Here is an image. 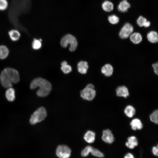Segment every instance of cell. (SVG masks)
Here are the masks:
<instances>
[{
  "label": "cell",
  "instance_id": "1",
  "mask_svg": "<svg viewBox=\"0 0 158 158\" xmlns=\"http://www.w3.org/2000/svg\"><path fill=\"white\" fill-rule=\"evenodd\" d=\"M0 80L2 86L5 88L12 87L13 83H17L20 80L18 71L11 68H6L1 72Z\"/></svg>",
  "mask_w": 158,
  "mask_h": 158
},
{
  "label": "cell",
  "instance_id": "2",
  "mask_svg": "<svg viewBox=\"0 0 158 158\" xmlns=\"http://www.w3.org/2000/svg\"><path fill=\"white\" fill-rule=\"evenodd\" d=\"M39 89L36 92L37 95L41 97L47 96L51 90V85L47 80L41 78H38L34 79L31 82L30 88L32 90L37 87Z\"/></svg>",
  "mask_w": 158,
  "mask_h": 158
},
{
  "label": "cell",
  "instance_id": "3",
  "mask_svg": "<svg viewBox=\"0 0 158 158\" xmlns=\"http://www.w3.org/2000/svg\"><path fill=\"white\" fill-rule=\"evenodd\" d=\"M60 43L62 47L64 48L66 47L68 44H70L69 49L71 51H74L78 45V42L75 37L70 34L63 36L61 40Z\"/></svg>",
  "mask_w": 158,
  "mask_h": 158
},
{
  "label": "cell",
  "instance_id": "4",
  "mask_svg": "<svg viewBox=\"0 0 158 158\" xmlns=\"http://www.w3.org/2000/svg\"><path fill=\"white\" fill-rule=\"evenodd\" d=\"M47 116L45 109L43 107H40L36 110L31 115L30 120L31 124L34 125L43 120Z\"/></svg>",
  "mask_w": 158,
  "mask_h": 158
},
{
  "label": "cell",
  "instance_id": "5",
  "mask_svg": "<svg viewBox=\"0 0 158 158\" xmlns=\"http://www.w3.org/2000/svg\"><path fill=\"white\" fill-rule=\"evenodd\" d=\"M94 87L92 84H90L80 92V96L84 99L88 101L93 99L96 95V91Z\"/></svg>",
  "mask_w": 158,
  "mask_h": 158
},
{
  "label": "cell",
  "instance_id": "6",
  "mask_svg": "<svg viewBox=\"0 0 158 158\" xmlns=\"http://www.w3.org/2000/svg\"><path fill=\"white\" fill-rule=\"evenodd\" d=\"M71 152V149L68 146L64 145L58 146L56 151V155L60 158L69 157Z\"/></svg>",
  "mask_w": 158,
  "mask_h": 158
},
{
  "label": "cell",
  "instance_id": "7",
  "mask_svg": "<svg viewBox=\"0 0 158 158\" xmlns=\"http://www.w3.org/2000/svg\"><path fill=\"white\" fill-rule=\"evenodd\" d=\"M133 30V26L130 23H127L121 28L119 35L121 39L127 38L131 34Z\"/></svg>",
  "mask_w": 158,
  "mask_h": 158
},
{
  "label": "cell",
  "instance_id": "8",
  "mask_svg": "<svg viewBox=\"0 0 158 158\" xmlns=\"http://www.w3.org/2000/svg\"><path fill=\"white\" fill-rule=\"evenodd\" d=\"M102 138L104 141L108 144L112 143L114 140L111 131L108 129L103 130Z\"/></svg>",
  "mask_w": 158,
  "mask_h": 158
},
{
  "label": "cell",
  "instance_id": "9",
  "mask_svg": "<svg viewBox=\"0 0 158 158\" xmlns=\"http://www.w3.org/2000/svg\"><path fill=\"white\" fill-rule=\"evenodd\" d=\"M116 95L118 97L126 98L129 95L127 88L125 86L118 87L116 89Z\"/></svg>",
  "mask_w": 158,
  "mask_h": 158
},
{
  "label": "cell",
  "instance_id": "10",
  "mask_svg": "<svg viewBox=\"0 0 158 158\" xmlns=\"http://www.w3.org/2000/svg\"><path fill=\"white\" fill-rule=\"evenodd\" d=\"M113 72L112 66L109 64H107L104 66L101 69V72L106 76H111Z\"/></svg>",
  "mask_w": 158,
  "mask_h": 158
},
{
  "label": "cell",
  "instance_id": "11",
  "mask_svg": "<svg viewBox=\"0 0 158 158\" xmlns=\"http://www.w3.org/2000/svg\"><path fill=\"white\" fill-rule=\"evenodd\" d=\"M127 140L128 141L126 143V145L128 148L133 149L138 145V141L135 137L130 136L128 138Z\"/></svg>",
  "mask_w": 158,
  "mask_h": 158
},
{
  "label": "cell",
  "instance_id": "12",
  "mask_svg": "<svg viewBox=\"0 0 158 158\" xmlns=\"http://www.w3.org/2000/svg\"><path fill=\"white\" fill-rule=\"evenodd\" d=\"M88 68L87 63L85 61H81L77 65L78 71L81 74L86 73Z\"/></svg>",
  "mask_w": 158,
  "mask_h": 158
},
{
  "label": "cell",
  "instance_id": "13",
  "mask_svg": "<svg viewBox=\"0 0 158 158\" xmlns=\"http://www.w3.org/2000/svg\"><path fill=\"white\" fill-rule=\"evenodd\" d=\"M8 34L11 39L13 41H18L20 38V33L18 30L12 29L8 32Z\"/></svg>",
  "mask_w": 158,
  "mask_h": 158
},
{
  "label": "cell",
  "instance_id": "14",
  "mask_svg": "<svg viewBox=\"0 0 158 158\" xmlns=\"http://www.w3.org/2000/svg\"><path fill=\"white\" fill-rule=\"evenodd\" d=\"M130 6V4L126 0H123L118 5V9L120 12H124L127 11Z\"/></svg>",
  "mask_w": 158,
  "mask_h": 158
},
{
  "label": "cell",
  "instance_id": "15",
  "mask_svg": "<svg viewBox=\"0 0 158 158\" xmlns=\"http://www.w3.org/2000/svg\"><path fill=\"white\" fill-rule=\"evenodd\" d=\"M130 125L133 130H140L143 127V125L140 120L137 118H134L131 121Z\"/></svg>",
  "mask_w": 158,
  "mask_h": 158
},
{
  "label": "cell",
  "instance_id": "16",
  "mask_svg": "<svg viewBox=\"0 0 158 158\" xmlns=\"http://www.w3.org/2000/svg\"><path fill=\"white\" fill-rule=\"evenodd\" d=\"M95 134L94 132L88 130L85 133L84 137L85 140L89 143L93 142L95 139Z\"/></svg>",
  "mask_w": 158,
  "mask_h": 158
},
{
  "label": "cell",
  "instance_id": "17",
  "mask_svg": "<svg viewBox=\"0 0 158 158\" xmlns=\"http://www.w3.org/2000/svg\"><path fill=\"white\" fill-rule=\"evenodd\" d=\"M130 41L134 44H138L142 41L141 35L138 32H134L131 34L130 37Z\"/></svg>",
  "mask_w": 158,
  "mask_h": 158
},
{
  "label": "cell",
  "instance_id": "18",
  "mask_svg": "<svg viewBox=\"0 0 158 158\" xmlns=\"http://www.w3.org/2000/svg\"><path fill=\"white\" fill-rule=\"evenodd\" d=\"M5 95L8 101H13L15 98L14 89L12 87L8 88L6 92Z\"/></svg>",
  "mask_w": 158,
  "mask_h": 158
},
{
  "label": "cell",
  "instance_id": "19",
  "mask_svg": "<svg viewBox=\"0 0 158 158\" xmlns=\"http://www.w3.org/2000/svg\"><path fill=\"white\" fill-rule=\"evenodd\" d=\"M147 37L148 40L152 43H156L158 42V35L156 31H150L147 34Z\"/></svg>",
  "mask_w": 158,
  "mask_h": 158
},
{
  "label": "cell",
  "instance_id": "20",
  "mask_svg": "<svg viewBox=\"0 0 158 158\" xmlns=\"http://www.w3.org/2000/svg\"><path fill=\"white\" fill-rule=\"evenodd\" d=\"M124 112L126 116L129 118H131L135 115V110L133 107L129 105L126 107Z\"/></svg>",
  "mask_w": 158,
  "mask_h": 158
},
{
  "label": "cell",
  "instance_id": "21",
  "mask_svg": "<svg viewBox=\"0 0 158 158\" xmlns=\"http://www.w3.org/2000/svg\"><path fill=\"white\" fill-rule=\"evenodd\" d=\"M102 7L104 11L106 12H110L113 9L114 5L111 2L108 1H106L102 4Z\"/></svg>",
  "mask_w": 158,
  "mask_h": 158
},
{
  "label": "cell",
  "instance_id": "22",
  "mask_svg": "<svg viewBox=\"0 0 158 158\" xmlns=\"http://www.w3.org/2000/svg\"><path fill=\"white\" fill-rule=\"evenodd\" d=\"M8 48L4 45L0 46V59H4L6 58L9 54Z\"/></svg>",
  "mask_w": 158,
  "mask_h": 158
},
{
  "label": "cell",
  "instance_id": "23",
  "mask_svg": "<svg viewBox=\"0 0 158 158\" xmlns=\"http://www.w3.org/2000/svg\"><path fill=\"white\" fill-rule=\"evenodd\" d=\"M92 154L95 157H103L104 156V154L97 149L94 148L92 147L90 151Z\"/></svg>",
  "mask_w": 158,
  "mask_h": 158
},
{
  "label": "cell",
  "instance_id": "24",
  "mask_svg": "<svg viewBox=\"0 0 158 158\" xmlns=\"http://www.w3.org/2000/svg\"><path fill=\"white\" fill-rule=\"evenodd\" d=\"M151 121L157 124L158 123V111L156 110L154 111L150 115Z\"/></svg>",
  "mask_w": 158,
  "mask_h": 158
},
{
  "label": "cell",
  "instance_id": "25",
  "mask_svg": "<svg viewBox=\"0 0 158 158\" xmlns=\"http://www.w3.org/2000/svg\"><path fill=\"white\" fill-rule=\"evenodd\" d=\"M39 40L34 39L32 43V47L35 50H37L41 47L42 43Z\"/></svg>",
  "mask_w": 158,
  "mask_h": 158
},
{
  "label": "cell",
  "instance_id": "26",
  "mask_svg": "<svg viewBox=\"0 0 158 158\" xmlns=\"http://www.w3.org/2000/svg\"><path fill=\"white\" fill-rule=\"evenodd\" d=\"M108 20L111 24H115L118 22L119 19L118 17L115 15H113L109 16Z\"/></svg>",
  "mask_w": 158,
  "mask_h": 158
},
{
  "label": "cell",
  "instance_id": "27",
  "mask_svg": "<svg viewBox=\"0 0 158 158\" xmlns=\"http://www.w3.org/2000/svg\"><path fill=\"white\" fill-rule=\"evenodd\" d=\"M147 19L142 16H140L137 20L138 25L140 27L144 26L147 22Z\"/></svg>",
  "mask_w": 158,
  "mask_h": 158
},
{
  "label": "cell",
  "instance_id": "28",
  "mask_svg": "<svg viewBox=\"0 0 158 158\" xmlns=\"http://www.w3.org/2000/svg\"><path fill=\"white\" fill-rule=\"evenodd\" d=\"M8 4L7 0H0V11L6 10L8 7Z\"/></svg>",
  "mask_w": 158,
  "mask_h": 158
},
{
  "label": "cell",
  "instance_id": "29",
  "mask_svg": "<svg viewBox=\"0 0 158 158\" xmlns=\"http://www.w3.org/2000/svg\"><path fill=\"white\" fill-rule=\"evenodd\" d=\"M92 147L91 146H88L86 147L82 151L81 155L83 157H86L90 153V151Z\"/></svg>",
  "mask_w": 158,
  "mask_h": 158
},
{
  "label": "cell",
  "instance_id": "30",
  "mask_svg": "<svg viewBox=\"0 0 158 158\" xmlns=\"http://www.w3.org/2000/svg\"><path fill=\"white\" fill-rule=\"evenodd\" d=\"M61 69L62 71L65 74L68 73L72 71L71 67L68 64L65 66H61Z\"/></svg>",
  "mask_w": 158,
  "mask_h": 158
},
{
  "label": "cell",
  "instance_id": "31",
  "mask_svg": "<svg viewBox=\"0 0 158 158\" xmlns=\"http://www.w3.org/2000/svg\"><path fill=\"white\" fill-rule=\"evenodd\" d=\"M158 63L157 62L152 64V67L154 69V71L155 74L157 75L158 73Z\"/></svg>",
  "mask_w": 158,
  "mask_h": 158
},
{
  "label": "cell",
  "instance_id": "32",
  "mask_svg": "<svg viewBox=\"0 0 158 158\" xmlns=\"http://www.w3.org/2000/svg\"><path fill=\"white\" fill-rule=\"evenodd\" d=\"M152 151L154 155L157 156L158 155V145L157 147H153L152 148Z\"/></svg>",
  "mask_w": 158,
  "mask_h": 158
},
{
  "label": "cell",
  "instance_id": "33",
  "mask_svg": "<svg viewBox=\"0 0 158 158\" xmlns=\"http://www.w3.org/2000/svg\"><path fill=\"white\" fill-rule=\"evenodd\" d=\"M125 158H133V155L130 153H128L126 154L124 157Z\"/></svg>",
  "mask_w": 158,
  "mask_h": 158
},
{
  "label": "cell",
  "instance_id": "34",
  "mask_svg": "<svg viewBox=\"0 0 158 158\" xmlns=\"http://www.w3.org/2000/svg\"><path fill=\"white\" fill-rule=\"evenodd\" d=\"M67 64V62L65 61H63L61 63V66H66Z\"/></svg>",
  "mask_w": 158,
  "mask_h": 158
}]
</instances>
